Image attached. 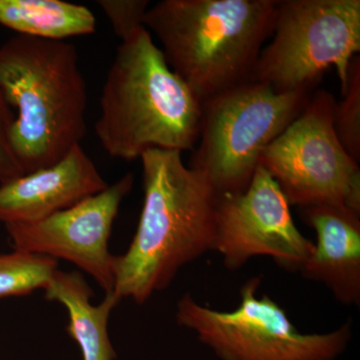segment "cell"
<instances>
[{"instance_id":"obj_9","label":"cell","mask_w":360,"mask_h":360,"mask_svg":"<svg viewBox=\"0 0 360 360\" xmlns=\"http://www.w3.org/2000/svg\"><path fill=\"white\" fill-rule=\"evenodd\" d=\"M314 250L295 224L290 205L278 184L258 167L245 191L220 195L212 251L229 270L250 259L269 257L288 271H300Z\"/></svg>"},{"instance_id":"obj_12","label":"cell","mask_w":360,"mask_h":360,"mask_svg":"<svg viewBox=\"0 0 360 360\" xmlns=\"http://www.w3.org/2000/svg\"><path fill=\"white\" fill-rule=\"evenodd\" d=\"M302 221L314 229L316 243L300 271L323 283L347 307L360 304V213L343 206L300 208Z\"/></svg>"},{"instance_id":"obj_8","label":"cell","mask_w":360,"mask_h":360,"mask_svg":"<svg viewBox=\"0 0 360 360\" xmlns=\"http://www.w3.org/2000/svg\"><path fill=\"white\" fill-rule=\"evenodd\" d=\"M336 101L326 89L310 96L300 115L265 148L259 165L290 206H343L360 213V169L333 127Z\"/></svg>"},{"instance_id":"obj_6","label":"cell","mask_w":360,"mask_h":360,"mask_svg":"<svg viewBox=\"0 0 360 360\" xmlns=\"http://www.w3.org/2000/svg\"><path fill=\"white\" fill-rule=\"evenodd\" d=\"M262 277L240 288L236 309H210L186 293L177 302L175 319L191 329L220 360H335L352 340V321L324 333H302L278 303L258 296Z\"/></svg>"},{"instance_id":"obj_14","label":"cell","mask_w":360,"mask_h":360,"mask_svg":"<svg viewBox=\"0 0 360 360\" xmlns=\"http://www.w3.org/2000/svg\"><path fill=\"white\" fill-rule=\"evenodd\" d=\"M0 25L20 35L58 41L96 30L91 11L63 0H0Z\"/></svg>"},{"instance_id":"obj_10","label":"cell","mask_w":360,"mask_h":360,"mask_svg":"<svg viewBox=\"0 0 360 360\" xmlns=\"http://www.w3.org/2000/svg\"><path fill=\"white\" fill-rule=\"evenodd\" d=\"M134 184V174L129 172L101 193L51 217L6 224L11 248L70 262L104 292H112L115 255L110 251V239L120 205Z\"/></svg>"},{"instance_id":"obj_3","label":"cell","mask_w":360,"mask_h":360,"mask_svg":"<svg viewBox=\"0 0 360 360\" xmlns=\"http://www.w3.org/2000/svg\"><path fill=\"white\" fill-rule=\"evenodd\" d=\"M278 0H162L143 25L201 101L250 82Z\"/></svg>"},{"instance_id":"obj_7","label":"cell","mask_w":360,"mask_h":360,"mask_svg":"<svg viewBox=\"0 0 360 360\" xmlns=\"http://www.w3.org/2000/svg\"><path fill=\"white\" fill-rule=\"evenodd\" d=\"M270 39L250 80L277 92L314 91L335 68L342 94L360 51V0H278Z\"/></svg>"},{"instance_id":"obj_15","label":"cell","mask_w":360,"mask_h":360,"mask_svg":"<svg viewBox=\"0 0 360 360\" xmlns=\"http://www.w3.org/2000/svg\"><path fill=\"white\" fill-rule=\"evenodd\" d=\"M58 269V260L44 255L14 250L0 253V300L44 290Z\"/></svg>"},{"instance_id":"obj_5","label":"cell","mask_w":360,"mask_h":360,"mask_svg":"<svg viewBox=\"0 0 360 360\" xmlns=\"http://www.w3.org/2000/svg\"><path fill=\"white\" fill-rule=\"evenodd\" d=\"M312 94L277 92L250 80L205 99L188 167L202 174L219 195L245 191L265 148L300 115Z\"/></svg>"},{"instance_id":"obj_17","label":"cell","mask_w":360,"mask_h":360,"mask_svg":"<svg viewBox=\"0 0 360 360\" xmlns=\"http://www.w3.org/2000/svg\"><path fill=\"white\" fill-rule=\"evenodd\" d=\"M148 0H99L97 4L108 18L113 32L120 40L127 39L143 25Z\"/></svg>"},{"instance_id":"obj_1","label":"cell","mask_w":360,"mask_h":360,"mask_svg":"<svg viewBox=\"0 0 360 360\" xmlns=\"http://www.w3.org/2000/svg\"><path fill=\"white\" fill-rule=\"evenodd\" d=\"M141 160V217L129 248L113 264V291L136 304L167 290L180 269L212 251L220 196L184 165L179 151L151 149Z\"/></svg>"},{"instance_id":"obj_13","label":"cell","mask_w":360,"mask_h":360,"mask_svg":"<svg viewBox=\"0 0 360 360\" xmlns=\"http://www.w3.org/2000/svg\"><path fill=\"white\" fill-rule=\"evenodd\" d=\"M45 300L60 303L68 314L66 331L77 343L82 360H115L116 354L108 333L111 312L122 302L115 291L103 302H91L94 290L79 271L58 269L44 290Z\"/></svg>"},{"instance_id":"obj_18","label":"cell","mask_w":360,"mask_h":360,"mask_svg":"<svg viewBox=\"0 0 360 360\" xmlns=\"http://www.w3.org/2000/svg\"><path fill=\"white\" fill-rule=\"evenodd\" d=\"M15 112L0 89V184L25 174L11 141Z\"/></svg>"},{"instance_id":"obj_4","label":"cell","mask_w":360,"mask_h":360,"mask_svg":"<svg viewBox=\"0 0 360 360\" xmlns=\"http://www.w3.org/2000/svg\"><path fill=\"white\" fill-rule=\"evenodd\" d=\"M0 89L15 112L11 131L23 172L51 167L86 134V84L70 42L18 34L0 45Z\"/></svg>"},{"instance_id":"obj_16","label":"cell","mask_w":360,"mask_h":360,"mask_svg":"<svg viewBox=\"0 0 360 360\" xmlns=\"http://www.w3.org/2000/svg\"><path fill=\"white\" fill-rule=\"evenodd\" d=\"M342 101H336L333 127L341 146L357 163L360 161V58L355 56L348 71Z\"/></svg>"},{"instance_id":"obj_2","label":"cell","mask_w":360,"mask_h":360,"mask_svg":"<svg viewBox=\"0 0 360 360\" xmlns=\"http://www.w3.org/2000/svg\"><path fill=\"white\" fill-rule=\"evenodd\" d=\"M201 120L202 101L170 68L144 26L120 42L94 127L110 158L131 161L151 149L193 150Z\"/></svg>"},{"instance_id":"obj_11","label":"cell","mask_w":360,"mask_h":360,"mask_svg":"<svg viewBox=\"0 0 360 360\" xmlns=\"http://www.w3.org/2000/svg\"><path fill=\"white\" fill-rule=\"evenodd\" d=\"M108 186L82 144L65 158L0 184V221L28 224L77 205Z\"/></svg>"}]
</instances>
